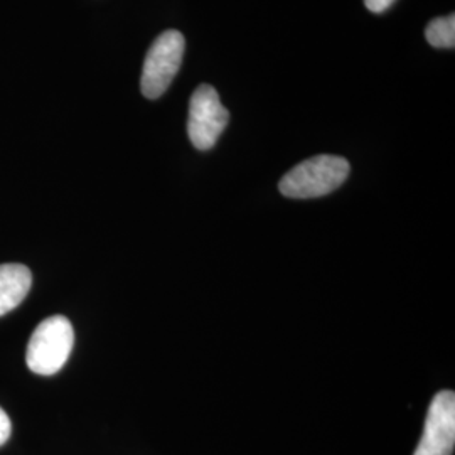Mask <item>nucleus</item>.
<instances>
[{"label":"nucleus","mask_w":455,"mask_h":455,"mask_svg":"<svg viewBox=\"0 0 455 455\" xmlns=\"http://www.w3.org/2000/svg\"><path fill=\"white\" fill-rule=\"evenodd\" d=\"M349 163L338 156H315L297 164L278 184L280 193L291 199H310L341 188L349 176Z\"/></svg>","instance_id":"f257e3e1"},{"label":"nucleus","mask_w":455,"mask_h":455,"mask_svg":"<svg viewBox=\"0 0 455 455\" xmlns=\"http://www.w3.org/2000/svg\"><path fill=\"white\" fill-rule=\"evenodd\" d=\"M75 344L73 325L65 315H52L36 327L26 349L28 368L41 376L58 373Z\"/></svg>","instance_id":"f03ea898"},{"label":"nucleus","mask_w":455,"mask_h":455,"mask_svg":"<svg viewBox=\"0 0 455 455\" xmlns=\"http://www.w3.org/2000/svg\"><path fill=\"white\" fill-rule=\"evenodd\" d=\"M186 39L180 31L169 29L161 34L147 52L142 69V95L148 100L163 97L180 73Z\"/></svg>","instance_id":"7ed1b4c3"},{"label":"nucleus","mask_w":455,"mask_h":455,"mask_svg":"<svg viewBox=\"0 0 455 455\" xmlns=\"http://www.w3.org/2000/svg\"><path fill=\"white\" fill-rule=\"evenodd\" d=\"M229 112L212 84L197 86L189 101L188 135L197 150H210L227 129Z\"/></svg>","instance_id":"20e7f679"},{"label":"nucleus","mask_w":455,"mask_h":455,"mask_svg":"<svg viewBox=\"0 0 455 455\" xmlns=\"http://www.w3.org/2000/svg\"><path fill=\"white\" fill-rule=\"evenodd\" d=\"M454 445V391H439L430 403L422 439L413 455H452Z\"/></svg>","instance_id":"39448f33"},{"label":"nucleus","mask_w":455,"mask_h":455,"mask_svg":"<svg viewBox=\"0 0 455 455\" xmlns=\"http://www.w3.org/2000/svg\"><path fill=\"white\" fill-rule=\"evenodd\" d=\"M31 270L19 263L0 265V315L16 309L31 291Z\"/></svg>","instance_id":"423d86ee"},{"label":"nucleus","mask_w":455,"mask_h":455,"mask_svg":"<svg viewBox=\"0 0 455 455\" xmlns=\"http://www.w3.org/2000/svg\"><path fill=\"white\" fill-rule=\"evenodd\" d=\"M425 37L430 46L439 49H454L455 46V16L437 17L427 29Z\"/></svg>","instance_id":"0eeeda50"},{"label":"nucleus","mask_w":455,"mask_h":455,"mask_svg":"<svg viewBox=\"0 0 455 455\" xmlns=\"http://www.w3.org/2000/svg\"><path fill=\"white\" fill-rule=\"evenodd\" d=\"M12 434V425L9 415L0 408V447L9 440Z\"/></svg>","instance_id":"6e6552de"},{"label":"nucleus","mask_w":455,"mask_h":455,"mask_svg":"<svg viewBox=\"0 0 455 455\" xmlns=\"http://www.w3.org/2000/svg\"><path fill=\"white\" fill-rule=\"evenodd\" d=\"M393 4H395V0H364L366 9L373 14H381V12L388 11Z\"/></svg>","instance_id":"1a4fd4ad"}]
</instances>
